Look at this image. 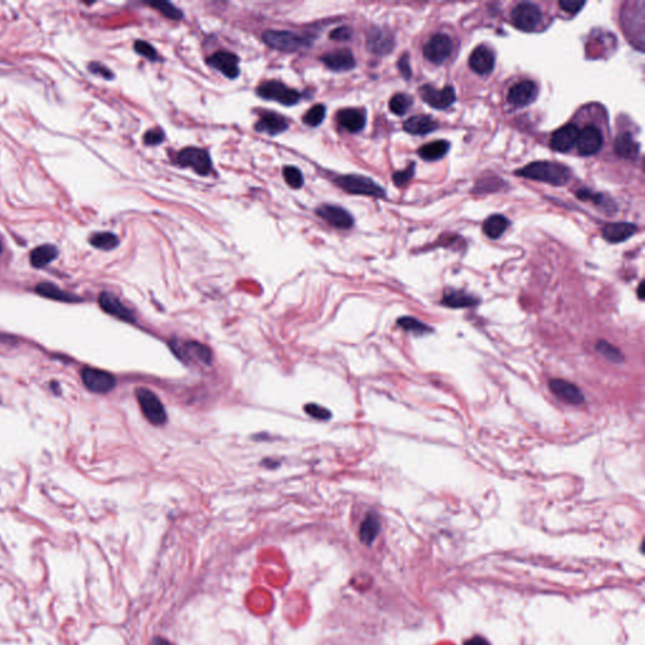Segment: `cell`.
Listing matches in <instances>:
<instances>
[{"label": "cell", "mask_w": 645, "mask_h": 645, "mask_svg": "<svg viewBox=\"0 0 645 645\" xmlns=\"http://www.w3.org/2000/svg\"><path fill=\"white\" fill-rule=\"evenodd\" d=\"M398 69L401 72V75L405 77L406 80H410L411 76H413V71H411V66H410V58H408V54L405 53L400 57L398 60Z\"/></svg>", "instance_id": "obj_46"}, {"label": "cell", "mask_w": 645, "mask_h": 645, "mask_svg": "<svg viewBox=\"0 0 645 645\" xmlns=\"http://www.w3.org/2000/svg\"><path fill=\"white\" fill-rule=\"evenodd\" d=\"M512 22L514 27L523 32H533L537 30L542 21V12L540 7L533 3H521L510 13Z\"/></svg>", "instance_id": "obj_7"}, {"label": "cell", "mask_w": 645, "mask_h": 645, "mask_svg": "<svg viewBox=\"0 0 645 645\" xmlns=\"http://www.w3.org/2000/svg\"><path fill=\"white\" fill-rule=\"evenodd\" d=\"M381 529V522L375 513H369L362 522L360 528V540L364 545H372Z\"/></svg>", "instance_id": "obj_28"}, {"label": "cell", "mask_w": 645, "mask_h": 645, "mask_svg": "<svg viewBox=\"0 0 645 645\" xmlns=\"http://www.w3.org/2000/svg\"><path fill=\"white\" fill-rule=\"evenodd\" d=\"M494 54L485 45L477 47L469 57V66L478 75L490 74L494 68Z\"/></svg>", "instance_id": "obj_21"}, {"label": "cell", "mask_w": 645, "mask_h": 645, "mask_svg": "<svg viewBox=\"0 0 645 645\" xmlns=\"http://www.w3.org/2000/svg\"><path fill=\"white\" fill-rule=\"evenodd\" d=\"M549 390L555 395L556 397L560 398L563 402L570 404V405H582L585 402V396L578 389L576 384L560 380V378H554L549 381Z\"/></svg>", "instance_id": "obj_15"}, {"label": "cell", "mask_w": 645, "mask_h": 645, "mask_svg": "<svg viewBox=\"0 0 645 645\" xmlns=\"http://www.w3.org/2000/svg\"><path fill=\"white\" fill-rule=\"evenodd\" d=\"M596 351L600 353L602 357H605L606 360L613 362V363H622L624 362V356L622 351L617 348V347H614L613 345H610L609 342H605V340H599L596 343Z\"/></svg>", "instance_id": "obj_36"}, {"label": "cell", "mask_w": 645, "mask_h": 645, "mask_svg": "<svg viewBox=\"0 0 645 645\" xmlns=\"http://www.w3.org/2000/svg\"><path fill=\"white\" fill-rule=\"evenodd\" d=\"M265 45L281 52H298L311 45V41L305 36H299L289 30H266L263 34Z\"/></svg>", "instance_id": "obj_2"}, {"label": "cell", "mask_w": 645, "mask_h": 645, "mask_svg": "<svg viewBox=\"0 0 645 645\" xmlns=\"http://www.w3.org/2000/svg\"><path fill=\"white\" fill-rule=\"evenodd\" d=\"M537 86L532 81H521L510 87L507 100L510 105L514 107H523V106L532 104L537 98Z\"/></svg>", "instance_id": "obj_17"}, {"label": "cell", "mask_w": 645, "mask_h": 645, "mask_svg": "<svg viewBox=\"0 0 645 645\" xmlns=\"http://www.w3.org/2000/svg\"><path fill=\"white\" fill-rule=\"evenodd\" d=\"M90 243L98 250L111 251L119 246V239L111 232L94 233L90 237Z\"/></svg>", "instance_id": "obj_33"}, {"label": "cell", "mask_w": 645, "mask_h": 645, "mask_svg": "<svg viewBox=\"0 0 645 645\" xmlns=\"http://www.w3.org/2000/svg\"><path fill=\"white\" fill-rule=\"evenodd\" d=\"M58 256V250L54 248L53 245H43L39 248H34L30 254V263L34 267H45L47 265L52 263L53 260Z\"/></svg>", "instance_id": "obj_29"}, {"label": "cell", "mask_w": 645, "mask_h": 645, "mask_svg": "<svg viewBox=\"0 0 645 645\" xmlns=\"http://www.w3.org/2000/svg\"><path fill=\"white\" fill-rule=\"evenodd\" d=\"M413 100L411 96H408L406 94H396L390 100L391 113L398 115V116H402L410 110V107L413 106Z\"/></svg>", "instance_id": "obj_35"}, {"label": "cell", "mask_w": 645, "mask_h": 645, "mask_svg": "<svg viewBox=\"0 0 645 645\" xmlns=\"http://www.w3.org/2000/svg\"><path fill=\"white\" fill-rule=\"evenodd\" d=\"M602 143H604L602 134L600 130L593 125H587L581 131H578L576 145H578V153L581 155L590 157L596 154L600 151Z\"/></svg>", "instance_id": "obj_13"}, {"label": "cell", "mask_w": 645, "mask_h": 645, "mask_svg": "<svg viewBox=\"0 0 645 645\" xmlns=\"http://www.w3.org/2000/svg\"><path fill=\"white\" fill-rule=\"evenodd\" d=\"M643 289H644V284H643V283H640L638 290L639 299H640V300H643V299H644V295H643Z\"/></svg>", "instance_id": "obj_51"}, {"label": "cell", "mask_w": 645, "mask_h": 645, "mask_svg": "<svg viewBox=\"0 0 645 645\" xmlns=\"http://www.w3.org/2000/svg\"><path fill=\"white\" fill-rule=\"evenodd\" d=\"M452 51V42L446 34H435L424 45V56L434 65H443Z\"/></svg>", "instance_id": "obj_10"}, {"label": "cell", "mask_w": 645, "mask_h": 645, "mask_svg": "<svg viewBox=\"0 0 645 645\" xmlns=\"http://www.w3.org/2000/svg\"><path fill=\"white\" fill-rule=\"evenodd\" d=\"M81 375L85 386L96 393L110 392L116 384V380L111 373L96 368H85Z\"/></svg>", "instance_id": "obj_11"}, {"label": "cell", "mask_w": 645, "mask_h": 645, "mask_svg": "<svg viewBox=\"0 0 645 645\" xmlns=\"http://www.w3.org/2000/svg\"><path fill=\"white\" fill-rule=\"evenodd\" d=\"M0 254H1V242H0Z\"/></svg>", "instance_id": "obj_52"}, {"label": "cell", "mask_w": 645, "mask_h": 645, "mask_svg": "<svg viewBox=\"0 0 645 645\" xmlns=\"http://www.w3.org/2000/svg\"><path fill=\"white\" fill-rule=\"evenodd\" d=\"M169 345L173 353L184 363L192 364L193 362H195V363H202L207 366H210L212 363L213 356H212L210 347L202 345L199 342H195V340L182 342L179 339H174L169 342Z\"/></svg>", "instance_id": "obj_3"}, {"label": "cell", "mask_w": 645, "mask_h": 645, "mask_svg": "<svg viewBox=\"0 0 645 645\" xmlns=\"http://www.w3.org/2000/svg\"><path fill=\"white\" fill-rule=\"evenodd\" d=\"M325 106L322 105V104H318V105H314L313 107H310L307 113L303 116V121L304 124H307L309 127H319L322 124L324 118H325Z\"/></svg>", "instance_id": "obj_37"}, {"label": "cell", "mask_w": 645, "mask_h": 645, "mask_svg": "<svg viewBox=\"0 0 645 645\" xmlns=\"http://www.w3.org/2000/svg\"><path fill=\"white\" fill-rule=\"evenodd\" d=\"M510 226V221L502 215H494L488 218L483 225V231L489 239H499Z\"/></svg>", "instance_id": "obj_31"}, {"label": "cell", "mask_w": 645, "mask_h": 645, "mask_svg": "<svg viewBox=\"0 0 645 645\" xmlns=\"http://www.w3.org/2000/svg\"><path fill=\"white\" fill-rule=\"evenodd\" d=\"M153 645H173L171 642H168L166 639L160 638V637H157V638L153 639L151 642Z\"/></svg>", "instance_id": "obj_50"}, {"label": "cell", "mask_w": 645, "mask_h": 645, "mask_svg": "<svg viewBox=\"0 0 645 645\" xmlns=\"http://www.w3.org/2000/svg\"><path fill=\"white\" fill-rule=\"evenodd\" d=\"M395 47V37L392 32L381 27L371 28L367 34V48L377 56H386Z\"/></svg>", "instance_id": "obj_12"}, {"label": "cell", "mask_w": 645, "mask_h": 645, "mask_svg": "<svg viewBox=\"0 0 645 645\" xmlns=\"http://www.w3.org/2000/svg\"><path fill=\"white\" fill-rule=\"evenodd\" d=\"M638 231V227L629 222L609 223L602 228V237L611 243H620L631 239Z\"/></svg>", "instance_id": "obj_24"}, {"label": "cell", "mask_w": 645, "mask_h": 645, "mask_svg": "<svg viewBox=\"0 0 645 645\" xmlns=\"http://www.w3.org/2000/svg\"><path fill=\"white\" fill-rule=\"evenodd\" d=\"M316 215L327 221L329 225L334 226L340 230H348L354 223L352 215L342 207L331 206V204H322L316 208Z\"/></svg>", "instance_id": "obj_16"}, {"label": "cell", "mask_w": 645, "mask_h": 645, "mask_svg": "<svg viewBox=\"0 0 645 645\" xmlns=\"http://www.w3.org/2000/svg\"><path fill=\"white\" fill-rule=\"evenodd\" d=\"M413 174H415V164L413 163V164L408 165V168L405 171L395 173L392 175V179H393L397 187H402V186H405L406 183L410 182V179L413 177Z\"/></svg>", "instance_id": "obj_44"}, {"label": "cell", "mask_w": 645, "mask_h": 645, "mask_svg": "<svg viewBox=\"0 0 645 645\" xmlns=\"http://www.w3.org/2000/svg\"><path fill=\"white\" fill-rule=\"evenodd\" d=\"M283 175H284L286 183L294 189H299V188L303 187L304 177H303V174L296 166L287 165L283 169Z\"/></svg>", "instance_id": "obj_39"}, {"label": "cell", "mask_w": 645, "mask_h": 645, "mask_svg": "<svg viewBox=\"0 0 645 645\" xmlns=\"http://www.w3.org/2000/svg\"><path fill=\"white\" fill-rule=\"evenodd\" d=\"M338 124L349 133H360L366 127V113L360 109H343L337 113Z\"/></svg>", "instance_id": "obj_23"}, {"label": "cell", "mask_w": 645, "mask_h": 645, "mask_svg": "<svg viewBox=\"0 0 645 645\" xmlns=\"http://www.w3.org/2000/svg\"><path fill=\"white\" fill-rule=\"evenodd\" d=\"M584 6H585V1H575V0H561L560 1L561 9L565 12H567V13H571V14L578 13V10Z\"/></svg>", "instance_id": "obj_47"}, {"label": "cell", "mask_w": 645, "mask_h": 645, "mask_svg": "<svg viewBox=\"0 0 645 645\" xmlns=\"http://www.w3.org/2000/svg\"><path fill=\"white\" fill-rule=\"evenodd\" d=\"M256 92L260 98H265V100H272V101H276L278 104L285 106L296 105L301 98L299 91L290 89L284 83L275 81V80L261 83L256 89Z\"/></svg>", "instance_id": "obj_6"}, {"label": "cell", "mask_w": 645, "mask_h": 645, "mask_svg": "<svg viewBox=\"0 0 645 645\" xmlns=\"http://www.w3.org/2000/svg\"><path fill=\"white\" fill-rule=\"evenodd\" d=\"M98 304L107 314L120 319L122 322H134L135 316L129 310L118 296L111 293H101L98 296Z\"/></svg>", "instance_id": "obj_18"}, {"label": "cell", "mask_w": 645, "mask_h": 645, "mask_svg": "<svg viewBox=\"0 0 645 645\" xmlns=\"http://www.w3.org/2000/svg\"><path fill=\"white\" fill-rule=\"evenodd\" d=\"M450 149V144L446 140H436V142H433V143L426 144L424 146H421L419 149V155L424 160H428V162H434V160H439V159L443 158L446 155V153Z\"/></svg>", "instance_id": "obj_30"}, {"label": "cell", "mask_w": 645, "mask_h": 645, "mask_svg": "<svg viewBox=\"0 0 645 645\" xmlns=\"http://www.w3.org/2000/svg\"><path fill=\"white\" fill-rule=\"evenodd\" d=\"M36 292H37V294H39V295L47 298V299H52V300L65 301V303H72V301L80 300L77 296H74V295H71V294L66 293V292L61 290L57 286L50 284V283L38 284L37 287H36Z\"/></svg>", "instance_id": "obj_32"}, {"label": "cell", "mask_w": 645, "mask_h": 645, "mask_svg": "<svg viewBox=\"0 0 645 645\" xmlns=\"http://www.w3.org/2000/svg\"><path fill=\"white\" fill-rule=\"evenodd\" d=\"M464 645H490L488 643L487 639L481 638V637H473L469 640H466V644Z\"/></svg>", "instance_id": "obj_49"}, {"label": "cell", "mask_w": 645, "mask_h": 645, "mask_svg": "<svg viewBox=\"0 0 645 645\" xmlns=\"http://www.w3.org/2000/svg\"><path fill=\"white\" fill-rule=\"evenodd\" d=\"M576 195H578V198L582 199V201H593L595 204H605V199H606L605 195H600V193H595V192L587 189V188L578 189V192H576Z\"/></svg>", "instance_id": "obj_43"}, {"label": "cell", "mask_w": 645, "mask_h": 645, "mask_svg": "<svg viewBox=\"0 0 645 645\" xmlns=\"http://www.w3.org/2000/svg\"><path fill=\"white\" fill-rule=\"evenodd\" d=\"M135 396L146 420L154 426L164 425L166 422V413L164 405L162 404L158 396L153 391L145 387L136 389Z\"/></svg>", "instance_id": "obj_5"}, {"label": "cell", "mask_w": 645, "mask_h": 645, "mask_svg": "<svg viewBox=\"0 0 645 645\" xmlns=\"http://www.w3.org/2000/svg\"><path fill=\"white\" fill-rule=\"evenodd\" d=\"M177 163L180 166L192 168L199 175H208L212 171V160H210L208 151L189 146L178 153Z\"/></svg>", "instance_id": "obj_8"}, {"label": "cell", "mask_w": 645, "mask_h": 645, "mask_svg": "<svg viewBox=\"0 0 645 645\" xmlns=\"http://www.w3.org/2000/svg\"><path fill=\"white\" fill-rule=\"evenodd\" d=\"M614 151L622 158H637L639 154V144L634 140L631 133H623L616 138Z\"/></svg>", "instance_id": "obj_27"}, {"label": "cell", "mask_w": 645, "mask_h": 645, "mask_svg": "<svg viewBox=\"0 0 645 645\" xmlns=\"http://www.w3.org/2000/svg\"><path fill=\"white\" fill-rule=\"evenodd\" d=\"M437 128H439V124L428 115L413 116L404 124L405 131L413 135H426Z\"/></svg>", "instance_id": "obj_25"}, {"label": "cell", "mask_w": 645, "mask_h": 645, "mask_svg": "<svg viewBox=\"0 0 645 645\" xmlns=\"http://www.w3.org/2000/svg\"><path fill=\"white\" fill-rule=\"evenodd\" d=\"M239 62H240L239 57L234 53L226 52V51L213 53L207 58V63L210 67L216 68L230 80H234L240 76Z\"/></svg>", "instance_id": "obj_14"}, {"label": "cell", "mask_w": 645, "mask_h": 645, "mask_svg": "<svg viewBox=\"0 0 645 645\" xmlns=\"http://www.w3.org/2000/svg\"><path fill=\"white\" fill-rule=\"evenodd\" d=\"M445 307L452 309L470 308L477 305L479 301L470 294L461 290H448L445 292L441 300Z\"/></svg>", "instance_id": "obj_26"}, {"label": "cell", "mask_w": 645, "mask_h": 645, "mask_svg": "<svg viewBox=\"0 0 645 645\" xmlns=\"http://www.w3.org/2000/svg\"><path fill=\"white\" fill-rule=\"evenodd\" d=\"M289 129V122L284 116L272 111H265L260 115V119L256 122L255 130L267 135L275 136L284 133Z\"/></svg>", "instance_id": "obj_19"}, {"label": "cell", "mask_w": 645, "mask_h": 645, "mask_svg": "<svg viewBox=\"0 0 645 645\" xmlns=\"http://www.w3.org/2000/svg\"><path fill=\"white\" fill-rule=\"evenodd\" d=\"M397 324L402 329L413 333L416 336H422V334L433 331L431 328L428 327L426 324H424L419 319L413 318V316H401L397 320Z\"/></svg>", "instance_id": "obj_34"}, {"label": "cell", "mask_w": 645, "mask_h": 645, "mask_svg": "<svg viewBox=\"0 0 645 645\" xmlns=\"http://www.w3.org/2000/svg\"><path fill=\"white\" fill-rule=\"evenodd\" d=\"M304 410H305V413H308L309 416H311L316 420L328 421L331 417V413L328 408H325V407L320 405H316V404L305 405Z\"/></svg>", "instance_id": "obj_41"}, {"label": "cell", "mask_w": 645, "mask_h": 645, "mask_svg": "<svg viewBox=\"0 0 645 645\" xmlns=\"http://www.w3.org/2000/svg\"><path fill=\"white\" fill-rule=\"evenodd\" d=\"M134 50L138 54L143 56L145 58L151 60V62H155L158 60V52L157 50L148 42H144V41H136L134 43Z\"/></svg>", "instance_id": "obj_40"}, {"label": "cell", "mask_w": 645, "mask_h": 645, "mask_svg": "<svg viewBox=\"0 0 645 645\" xmlns=\"http://www.w3.org/2000/svg\"><path fill=\"white\" fill-rule=\"evenodd\" d=\"M336 184L351 195H369L375 198L386 197V192L382 187H380L375 180L363 177V175H357V174L342 175L336 179Z\"/></svg>", "instance_id": "obj_4"}, {"label": "cell", "mask_w": 645, "mask_h": 645, "mask_svg": "<svg viewBox=\"0 0 645 645\" xmlns=\"http://www.w3.org/2000/svg\"><path fill=\"white\" fill-rule=\"evenodd\" d=\"M320 61L327 67L336 72H345L356 67L354 56L349 50H337L334 52L325 53Z\"/></svg>", "instance_id": "obj_20"}, {"label": "cell", "mask_w": 645, "mask_h": 645, "mask_svg": "<svg viewBox=\"0 0 645 645\" xmlns=\"http://www.w3.org/2000/svg\"><path fill=\"white\" fill-rule=\"evenodd\" d=\"M149 6L155 8L158 12H160L162 14L166 17L168 19L179 21V19L183 18V13L180 12L178 8L174 7L172 3H169V1H153V3H149Z\"/></svg>", "instance_id": "obj_38"}, {"label": "cell", "mask_w": 645, "mask_h": 645, "mask_svg": "<svg viewBox=\"0 0 645 645\" xmlns=\"http://www.w3.org/2000/svg\"><path fill=\"white\" fill-rule=\"evenodd\" d=\"M165 139L164 131L160 128L151 129L144 135V143L148 146H155L163 143Z\"/></svg>", "instance_id": "obj_42"}, {"label": "cell", "mask_w": 645, "mask_h": 645, "mask_svg": "<svg viewBox=\"0 0 645 645\" xmlns=\"http://www.w3.org/2000/svg\"><path fill=\"white\" fill-rule=\"evenodd\" d=\"M419 94H420L421 98L428 105L437 110H444V109L450 107L457 100L455 90L451 86H446L441 90H437L431 85H424L419 89Z\"/></svg>", "instance_id": "obj_9"}, {"label": "cell", "mask_w": 645, "mask_h": 645, "mask_svg": "<svg viewBox=\"0 0 645 645\" xmlns=\"http://www.w3.org/2000/svg\"><path fill=\"white\" fill-rule=\"evenodd\" d=\"M518 177L538 180L552 186H565L570 179L571 172L567 166L552 162H534L516 172Z\"/></svg>", "instance_id": "obj_1"}, {"label": "cell", "mask_w": 645, "mask_h": 645, "mask_svg": "<svg viewBox=\"0 0 645 645\" xmlns=\"http://www.w3.org/2000/svg\"><path fill=\"white\" fill-rule=\"evenodd\" d=\"M89 68H90V71L92 74L101 76V77H104L106 80H111L113 77V72H111L109 68L105 67L104 65L98 63V62H92L90 66H89Z\"/></svg>", "instance_id": "obj_48"}, {"label": "cell", "mask_w": 645, "mask_h": 645, "mask_svg": "<svg viewBox=\"0 0 645 645\" xmlns=\"http://www.w3.org/2000/svg\"><path fill=\"white\" fill-rule=\"evenodd\" d=\"M330 39H334V41H339V42H345V41H349L351 37H352V30L347 25H343V27H339L337 30H333L330 33Z\"/></svg>", "instance_id": "obj_45"}, {"label": "cell", "mask_w": 645, "mask_h": 645, "mask_svg": "<svg viewBox=\"0 0 645 645\" xmlns=\"http://www.w3.org/2000/svg\"><path fill=\"white\" fill-rule=\"evenodd\" d=\"M578 136V127L575 124H567L554 133V135L551 138V143H549L551 148L560 153L569 151L576 144Z\"/></svg>", "instance_id": "obj_22"}]
</instances>
